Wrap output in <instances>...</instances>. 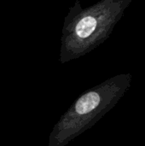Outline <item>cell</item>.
<instances>
[{
	"label": "cell",
	"mask_w": 145,
	"mask_h": 146,
	"mask_svg": "<svg viewBox=\"0 0 145 146\" xmlns=\"http://www.w3.org/2000/svg\"><path fill=\"white\" fill-rule=\"evenodd\" d=\"M131 74L113 76L86 91L55 124L47 146H66L109 113L132 85Z\"/></svg>",
	"instance_id": "6da1fadb"
},
{
	"label": "cell",
	"mask_w": 145,
	"mask_h": 146,
	"mask_svg": "<svg viewBox=\"0 0 145 146\" xmlns=\"http://www.w3.org/2000/svg\"><path fill=\"white\" fill-rule=\"evenodd\" d=\"M132 1L102 0L88 9L74 27L79 52H86L105 41Z\"/></svg>",
	"instance_id": "7a4b0ae2"
}]
</instances>
